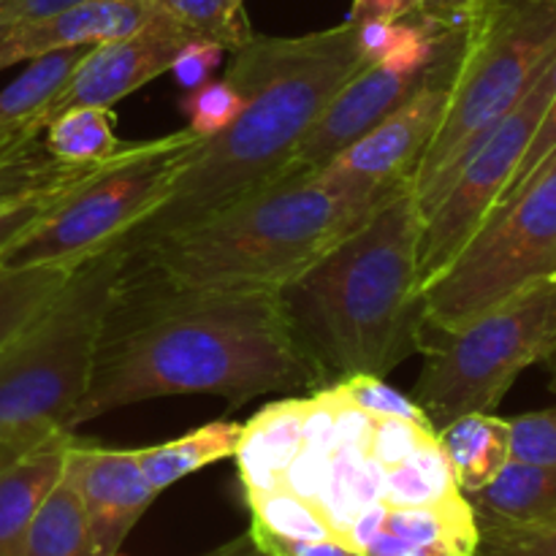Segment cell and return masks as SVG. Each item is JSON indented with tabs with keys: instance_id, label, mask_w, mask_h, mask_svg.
I'll use <instances>...</instances> for the list:
<instances>
[{
	"instance_id": "7a4b0ae2",
	"label": "cell",
	"mask_w": 556,
	"mask_h": 556,
	"mask_svg": "<svg viewBox=\"0 0 556 556\" xmlns=\"http://www.w3.org/2000/svg\"><path fill=\"white\" fill-rule=\"evenodd\" d=\"M364 65L351 20L307 36H253L233 49L226 79L244 96L242 114L201 141L166 199L125 233L128 250L172 237L277 182L326 103Z\"/></svg>"
},
{
	"instance_id": "603a6c76",
	"label": "cell",
	"mask_w": 556,
	"mask_h": 556,
	"mask_svg": "<svg viewBox=\"0 0 556 556\" xmlns=\"http://www.w3.org/2000/svg\"><path fill=\"white\" fill-rule=\"evenodd\" d=\"M25 556H96L85 503L68 467L33 519Z\"/></svg>"
},
{
	"instance_id": "ac0fdd59",
	"label": "cell",
	"mask_w": 556,
	"mask_h": 556,
	"mask_svg": "<svg viewBox=\"0 0 556 556\" xmlns=\"http://www.w3.org/2000/svg\"><path fill=\"white\" fill-rule=\"evenodd\" d=\"M456 486L462 494H476L500 476L510 459V421L494 413H465L438 429Z\"/></svg>"
},
{
	"instance_id": "1f68e13d",
	"label": "cell",
	"mask_w": 556,
	"mask_h": 556,
	"mask_svg": "<svg viewBox=\"0 0 556 556\" xmlns=\"http://www.w3.org/2000/svg\"><path fill=\"white\" fill-rule=\"evenodd\" d=\"M434 440H438V432L429 424L407 421V418H378L372 440H369V456H375L383 467H394Z\"/></svg>"
},
{
	"instance_id": "484cf974",
	"label": "cell",
	"mask_w": 556,
	"mask_h": 556,
	"mask_svg": "<svg viewBox=\"0 0 556 556\" xmlns=\"http://www.w3.org/2000/svg\"><path fill=\"white\" fill-rule=\"evenodd\" d=\"M76 264L0 266V348L49 302Z\"/></svg>"
},
{
	"instance_id": "d6986e66",
	"label": "cell",
	"mask_w": 556,
	"mask_h": 556,
	"mask_svg": "<svg viewBox=\"0 0 556 556\" xmlns=\"http://www.w3.org/2000/svg\"><path fill=\"white\" fill-rule=\"evenodd\" d=\"M85 52L87 49H60L30 60V65L0 90V141L41 139L49 123V103Z\"/></svg>"
},
{
	"instance_id": "83f0119b",
	"label": "cell",
	"mask_w": 556,
	"mask_h": 556,
	"mask_svg": "<svg viewBox=\"0 0 556 556\" xmlns=\"http://www.w3.org/2000/svg\"><path fill=\"white\" fill-rule=\"evenodd\" d=\"M248 505L253 514V527H261L271 535L293 538V541L342 538L318 505L299 497L286 486H277L271 492H250Z\"/></svg>"
},
{
	"instance_id": "4fadbf2b",
	"label": "cell",
	"mask_w": 556,
	"mask_h": 556,
	"mask_svg": "<svg viewBox=\"0 0 556 556\" xmlns=\"http://www.w3.org/2000/svg\"><path fill=\"white\" fill-rule=\"evenodd\" d=\"M188 38V33L157 14L155 22L134 36L90 47L49 103V119L68 106H114L166 74L177 49Z\"/></svg>"
},
{
	"instance_id": "f35d334b",
	"label": "cell",
	"mask_w": 556,
	"mask_h": 556,
	"mask_svg": "<svg viewBox=\"0 0 556 556\" xmlns=\"http://www.w3.org/2000/svg\"><path fill=\"white\" fill-rule=\"evenodd\" d=\"M334 396H337V445L367 451L369 454V440H372V429H375V421H378V418H372L367 410H362V407L353 405V402L342 400L337 391H334Z\"/></svg>"
},
{
	"instance_id": "d6a6232c",
	"label": "cell",
	"mask_w": 556,
	"mask_h": 556,
	"mask_svg": "<svg viewBox=\"0 0 556 556\" xmlns=\"http://www.w3.org/2000/svg\"><path fill=\"white\" fill-rule=\"evenodd\" d=\"M510 459L556 467V407L510 418Z\"/></svg>"
},
{
	"instance_id": "74e56055",
	"label": "cell",
	"mask_w": 556,
	"mask_h": 556,
	"mask_svg": "<svg viewBox=\"0 0 556 556\" xmlns=\"http://www.w3.org/2000/svg\"><path fill=\"white\" fill-rule=\"evenodd\" d=\"M250 535L269 556H364L348 538H320V541H293L271 535L250 525Z\"/></svg>"
},
{
	"instance_id": "60d3db41",
	"label": "cell",
	"mask_w": 556,
	"mask_h": 556,
	"mask_svg": "<svg viewBox=\"0 0 556 556\" xmlns=\"http://www.w3.org/2000/svg\"><path fill=\"white\" fill-rule=\"evenodd\" d=\"M79 3H87V0H3L0 3V27L41 20V16L58 14V11Z\"/></svg>"
},
{
	"instance_id": "8992f818",
	"label": "cell",
	"mask_w": 556,
	"mask_h": 556,
	"mask_svg": "<svg viewBox=\"0 0 556 556\" xmlns=\"http://www.w3.org/2000/svg\"><path fill=\"white\" fill-rule=\"evenodd\" d=\"M556 54V0H481L467 25L448 103L413 172L421 217L472 147L530 92Z\"/></svg>"
},
{
	"instance_id": "44dd1931",
	"label": "cell",
	"mask_w": 556,
	"mask_h": 556,
	"mask_svg": "<svg viewBox=\"0 0 556 556\" xmlns=\"http://www.w3.org/2000/svg\"><path fill=\"white\" fill-rule=\"evenodd\" d=\"M242 440V424L237 421H212L193 432L182 434L168 443L139 448L141 470L157 494L179 483L182 478L217 465L223 459H233Z\"/></svg>"
},
{
	"instance_id": "6da1fadb",
	"label": "cell",
	"mask_w": 556,
	"mask_h": 556,
	"mask_svg": "<svg viewBox=\"0 0 556 556\" xmlns=\"http://www.w3.org/2000/svg\"><path fill=\"white\" fill-rule=\"evenodd\" d=\"M299 389L320 380L277 293L179 286L128 258L68 429L161 396L206 394L242 407Z\"/></svg>"
},
{
	"instance_id": "f546056e",
	"label": "cell",
	"mask_w": 556,
	"mask_h": 556,
	"mask_svg": "<svg viewBox=\"0 0 556 556\" xmlns=\"http://www.w3.org/2000/svg\"><path fill=\"white\" fill-rule=\"evenodd\" d=\"M179 109L188 117V128L201 139H210L237 123L244 109V96L228 79H210L185 92Z\"/></svg>"
},
{
	"instance_id": "5b68a950",
	"label": "cell",
	"mask_w": 556,
	"mask_h": 556,
	"mask_svg": "<svg viewBox=\"0 0 556 556\" xmlns=\"http://www.w3.org/2000/svg\"><path fill=\"white\" fill-rule=\"evenodd\" d=\"M130 258L125 239L71 269L49 302L0 348V451L68 429L90 386L103 318Z\"/></svg>"
},
{
	"instance_id": "c3c4849f",
	"label": "cell",
	"mask_w": 556,
	"mask_h": 556,
	"mask_svg": "<svg viewBox=\"0 0 556 556\" xmlns=\"http://www.w3.org/2000/svg\"><path fill=\"white\" fill-rule=\"evenodd\" d=\"M0 3H3V0H0Z\"/></svg>"
},
{
	"instance_id": "7c38bea8",
	"label": "cell",
	"mask_w": 556,
	"mask_h": 556,
	"mask_svg": "<svg viewBox=\"0 0 556 556\" xmlns=\"http://www.w3.org/2000/svg\"><path fill=\"white\" fill-rule=\"evenodd\" d=\"M432 68L416 74V71L394 68L389 63H367L362 71H356L326 103L307 136L299 141L280 179L320 172L331 157L340 155L358 136L367 134L386 114L405 103L427 81Z\"/></svg>"
},
{
	"instance_id": "f1b7e54d",
	"label": "cell",
	"mask_w": 556,
	"mask_h": 556,
	"mask_svg": "<svg viewBox=\"0 0 556 556\" xmlns=\"http://www.w3.org/2000/svg\"><path fill=\"white\" fill-rule=\"evenodd\" d=\"M478 541L472 556H556L554 525H519V521L476 516Z\"/></svg>"
},
{
	"instance_id": "3957f363",
	"label": "cell",
	"mask_w": 556,
	"mask_h": 556,
	"mask_svg": "<svg viewBox=\"0 0 556 556\" xmlns=\"http://www.w3.org/2000/svg\"><path fill=\"white\" fill-rule=\"evenodd\" d=\"M418 244L421 212L407 179L356 231L277 293L320 389L351 375L386 378L421 351Z\"/></svg>"
},
{
	"instance_id": "7dc6e473",
	"label": "cell",
	"mask_w": 556,
	"mask_h": 556,
	"mask_svg": "<svg viewBox=\"0 0 556 556\" xmlns=\"http://www.w3.org/2000/svg\"><path fill=\"white\" fill-rule=\"evenodd\" d=\"M112 556H119V552H117V554H112Z\"/></svg>"
},
{
	"instance_id": "9a60e30c",
	"label": "cell",
	"mask_w": 556,
	"mask_h": 556,
	"mask_svg": "<svg viewBox=\"0 0 556 556\" xmlns=\"http://www.w3.org/2000/svg\"><path fill=\"white\" fill-rule=\"evenodd\" d=\"M157 20L150 0H87L58 14L0 27V71L60 49H90Z\"/></svg>"
},
{
	"instance_id": "f6af8a7d",
	"label": "cell",
	"mask_w": 556,
	"mask_h": 556,
	"mask_svg": "<svg viewBox=\"0 0 556 556\" xmlns=\"http://www.w3.org/2000/svg\"><path fill=\"white\" fill-rule=\"evenodd\" d=\"M548 362H552V391L556 394V353L552 358H548Z\"/></svg>"
},
{
	"instance_id": "cb8c5ba5",
	"label": "cell",
	"mask_w": 556,
	"mask_h": 556,
	"mask_svg": "<svg viewBox=\"0 0 556 556\" xmlns=\"http://www.w3.org/2000/svg\"><path fill=\"white\" fill-rule=\"evenodd\" d=\"M454 470L445 459L438 440L405 462L386 467L383 476V503L391 508H421V505H440L445 500L459 497Z\"/></svg>"
},
{
	"instance_id": "4316f807",
	"label": "cell",
	"mask_w": 556,
	"mask_h": 556,
	"mask_svg": "<svg viewBox=\"0 0 556 556\" xmlns=\"http://www.w3.org/2000/svg\"><path fill=\"white\" fill-rule=\"evenodd\" d=\"M152 9L190 38H210L226 49H239L253 38L244 16V0H150Z\"/></svg>"
},
{
	"instance_id": "2e32d148",
	"label": "cell",
	"mask_w": 556,
	"mask_h": 556,
	"mask_svg": "<svg viewBox=\"0 0 556 556\" xmlns=\"http://www.w3.org/2000/svg\"><path fill=\"white\" fill-rule=\"evenodd\" d=\"M76 434L58 429L0 465V556H25L33 519L60 481Z\"/></svg>"
},
{
	"instance_id": "277c9868",
	"label": "cell",
	"mask_w": 556,
	"mask_h": 556,
	"mask_svg": "<svg viewBox=\"0 0 556 556\" xmlns=\"http://www.w3.org/2000/svg\"><path fill=\"white\" fill-rule=\"evenodd\" d=\"M389 193L342 190L315 174L277 179L130 258L179 286L280 293Z\"/></svg>"
},
{
	"instance_id": "7bdbcfd3",
	"label": "cell",
	"mask_w": 556,
	"mask_h": 556,
	"mask_svg": "<svg viewBox=\"0 0 556 556\" xmlns=\"http://www.w3.org/2000/svg\"><path fill=\"white\" fill-rule=\"evenodd\" d=\"M386 516H389V505H386L383 500H380V503L367 505V508L351 521L345 538L358 548V552H362L364 546H369V543L386 530Z\"/></svg>"
},
{
	"instance_id": "d590c367",
	"label": "cell",
	"mask_w": 556,
	"mask_h": 556,
	"mask_svg": "<svg viewBox=\"0 0 556 556\" xmlns=\"http://www.w3.org/2000/svg\"><path fill=\"white\" fill-rule=\"evenodd\" d=\"M554 152H556V92H554L552 103H548L546 114H543L541 125H538L535 136H532L530 147H527L525 157H521L519 168H516V174L510 177L508 188L503 190V195H500V201L494 204V210H497V206H503L508 199H514V195L525 188L527 179H530L532 174H535L538 168H541L543 163L554 155ZM492 212H489V215H492Z\"/></svg>"
},
{
	"instance_id": "b9f144b4",
	"label": "cell",
	"mask_w": 556,
	"mask_h": 556,
	"mask_svg": "<svg viewBox=\"0 0 556 556\" xmlns=\"http://www.w3.org/2000/svg\"><path fill=\"white\" fill-rule=\"evenodd\" d=\"M421 11V0H353L348 20H405Z\"/></svg>"
},
{
	"instance_id": "ee69618b",
	"label": "cell",
	"mask_w": 556,
	"mask_h": 556,
	"mask_svg": "<svg viewBox=\"0 0 556 556\" xmlns=\"http://www.w3.org/2000/svg\"><path fill=\"white\" fill-rule=\"evenodd\" d=\"M204 556H269V554H266L264 548L253 541V535H250V532H244V535L233 538V541H228L226 546L215 548V552H210Z\"/></svg>"
},
{
	"instance_id": "ffe728a7",
	"label": "cell",
	"mask_w": 556,
	"mask_h": 556,
	"mask_svg": "<svg viewBox=\"0 0 556 556\" xmlns=\"http://www.w3.org/2000/svg\"><path fill=\"white\" fill-rule=\"evenodd\" d=\"M476 516L519 521V525H554L556 521V467L508 459L489 486L465 494Z\"/></svg>"
},
{
	"instance_id": "30bf717a",
	"label": "cell",
	"mask_w": 556,
	"mask_h": 556,
	"mask_svg": "<svg viewBox=\"0 0 556 556\" xmlns=\"http://www.w3.org/2000/svg\"><path fill=\"white\" fill-rule=\"evenodd\" d=\"M556 92V54L525 98L478 141L462 161L443 195L421 217L418 244V293L456 258L494 210L519 168L548 103Z\"/></svg>"
},
{
	"instance_id": "5bb4252c",
	"label": "cell",
	"mask_w": 556,
	"mask_h": 556,
	"mask_svg": "<svg viewBox=\"0 0 556 556\" xmlns=\"http://www.w3.org/2000/svg\"><path fill=\"white\" fill-rule=\"evenodd\" d=\"M65 467L85 503L92 554H117L157 497L141 470L139 448H101L76 438Z\"/></svg>"
},
{
	"instance_id": "7402d4cb",
	"label": "cell",
	"mask_w": 556,
	"mask_h": 556,
	"mask_svg": "<svg viewBox=\"0 0 556 556\" xmlns=\"http://www.w3.org/2000/svg\"><path fill=\"white\" fill-rule=\"evenodd\" d=\"M43 150L71 168H90L117 155L125 141L117 136L112 106H68L54 114L41 134Z\"/></svg>"
},
{
	"instance_id": "8d00e7d4",
	"label": "cell",
	"mask_w": 556,
	"mask_h": 556,
	"mask_svg": "<svg viewBox=\"0 0 556 556\" xmlns=\"http://www.w3.org/2000/svg\"><path fill=\"white\" fill-rule=\"evenodd\" d=\"M334 451H318V448H302L293 462L288 465L286 476H282V486L291 489L299 497L309 500L320 508V497L329 483V465Z\"/></svg>"
},
{
	"instance_id": "836d02e7",
	"label": "cell",
	"mask_w": 556,
	"mask_h": 556,
	"mask_svg": "<svg viewBox=\"0 0 556 556\" xmlns=\"http://www.w3.org/2000/svg\"><path fill=\"white\" fill-rule=\"evenodd\" d=\"M76 182V179H74ZM74 182L58 185V188L36 190L30 195H22V199L9 201V204L0 206V258L5 255V250L14 248L38 220L49 215L54 210L60 199L68 193V188Z\"/></svg>"
},
{
	"instance_id": "4dcf8cb0",
	"label": "cell",
	"mask_w": 556,
	"mask_h": 556,
	"mask_svg": "<svg viewBox=\"0 0 556 556\" xmlns=\"http://www.w3.org/2000/svg\"><path fill=\"white\" fill-rule=\"evenodd\" d=\"M331 389L342 400L353 402L356 407L367 410L372 418H407V421L429 424L427 413L421 410V405L413 396L396 391L394 386H389L386 378H378V375H351V378L340 380Z\"/></svg>"
},
{
	"instance_id": "8fae6325",
	"label": "cell",
	"mask_w": 556,
	"mask_h": 556,
	"mask_svg": "<svg viewBox=\"0 0 556 556\" xmlns=\"http://www.w3.org/2000/svg\"><path fill=\"white\" fill-rule=\"evenodd\" d=\"M465 33H459L445 47L432 74L405 103L386 114L375 128L358 136L340 155L331 157L320 172H315V177L334 188L358 190V193H389L396 185L407 182L445 114Z\"/></svg>"
},
{
	"instance_id": "52a82bcc",
	"label": "cell",
	"mask_w": 556,
	"mask_h": 556,
	"mask_svg": "<svg viewBox=\"0 0 556 556\" xmlns=\"http://www.w3.org/2000/svg\"><path fill=\"white\" fill-rule=\"evenodd\" d=\"M413 400L432 429L465 413H492L527 367L556 353V277L451 331L424 334Z\"/></svg>"
},
{
	"instance_id": "d4e9b609",
	"label": "cell",
	"mask_w": 556,
	"mask_h": 556,
	"mask_svg": "<svg viewBox=\"0 0 556 556\" xmlns=\"http://www.w3.org/2000/svg\"><path fill=\"white\" fill-rule=\"evenodd\" d=\"M101 166V163H98ZM92 168V166H90ZM87 168H71L43 150L41 139L0 141V206L36 190L74 182Z\"/></svg>"
},
{
	"instance_id": "9c48e42d",
	"label": "cell",
	"mask_w": 556,
	"mask_h": 556,
	"mask_svg": "<svg viewBox=\"0 0 556 556\" xmlns=\"http://www.w3.org/2000/svg\"><path fill=\"white\" fill-rule=\"evenodd\" d=\"M554 277L556 152L421 288L424 334L459 329L505 299Z\"/></svg>"
},
{
	"instance_id": "e575fe53",
	"label": "cell",
	"mask_w": 556,
	"mask_h": 556,
	"mask_svg": "<svg viewBox=\"0 0 556 556\" xmlns=\"http://www.w3.org/2000/svg\"><path fill=\"white\" fill-rule=\"evenodd\" d=\"M223 54H226L223 43L210 41V38H188L174 54L168 74L185 92L195 90L215 76V71L223 63Z\"/></svg>"
},
{
	"instance_id": "bcb514c9",
	"label": "cell",
	"mask_w": 556,
	"mask_h": 556,
	"mask_svg": "<svg viewBox=\"0 0 556 556\" xmlns=\"http://www.w3.org/2000/svg\"><path fill=\"white\" fill-rule=\"evenodd\" d=\"M11 456H16V454H3V451H0V465H3V462H9Z\"/></svg>"
},
{
	"instance_id": "ba28073f",
	"label": "cell",
	"mask_w": 556,
	"mask_h": 556,
	"mask_svg": "<svg viewBox=\"0 0 556 556\" xmlns=\"http://www.w3.org/2000/svg\"><path fill=\"white\" fill-rule=\"evenodd\" d=\"M201 141L193 130L182 128L161 139L125 144L106 163L87 168L54 210L5 250L0 266L79 264L123 239L166 199Z\"/></svg>"
},
{
	"instance_id": "ab89813d",
	"label": "cell",
	"mask_w": 556,
	"mask_h": 556,
	"mask_svg": "<svg viewBox=\"0 0 556 556\" xmlns=\"http://www.w3.org/2000/svg\"><path fill=\"white\" fill-rule=\"evenodd\" d=\"M481 0H421V11L416 16L432 22L434 27L459 33L467 30L472 14H476Z\"/></svg>"
},
{
	"instance_id": "e0dca14e",
	"label": "cell",
	"mask_w": 556,
	"mask_h": 556,
	"mask_svg": "<svg viewBox=\"0 0 556 556\" xmlns=\"http://www.w3.org/2000/svg\"><path fill=\"white\" fill-rule=\"evenodd\" d=\"M307 400H282L266 405L242 424V440L233 454L244 494L271 492L282 486L288 465L302 451V424Z\"/></svg>"
}]
</instances>
